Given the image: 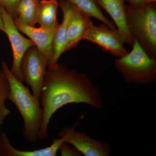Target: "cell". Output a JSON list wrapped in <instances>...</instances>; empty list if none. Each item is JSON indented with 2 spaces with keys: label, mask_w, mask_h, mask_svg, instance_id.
Segmentation results:
<instances>
[{
  "label": "cell",
  "mask_w": 156,
  "mask_h": 156,
  "mask_svg": "<svg viewBox=\"0 0 156 156\" xmlns=\"http://www.w3.org/2000/svg\"><path fill=\"white\" fill-rule=\"evenodd\" d=\"M58 3L57 0H41L37 14V23L40 26L56 30L59 24L57 19Z\"/></svg>",
  "instance_id": "5bb4252c"
},
{
  "label": "cell",
  "mask_w": 156,
  "mask_h": 156,
  "mask_svg": "<svg viewBox=\"0 0 156 156\" xmlns=\"http://www.w3.org/2000/svg\"><path fill=\"white\" fill-rule=\"evenodd\" d=\"M92 25L93 23L90 17L77 9L69 23L64 53L76 47L81 40H83L88 29Z\"/></svg>",
  "instance_id": "4fadbf2b"
},
{
  "label": "cell",
  "mask_w": 156,
  "mask_h": 156,
  "mask_svg": "<svg viewBox=\"0 0 156 156\" xmlns=\"http://www.w3.org/2000/svg\"><path fill=\"white\" fill-rule=\"evenodd\" d=\"M65 135V142L71 144L85 156H108L111 148L107 143L93 139L85 133L66 127L59 133Z\"/></svg>",
  "instance_id": "ba28073f"
},
{
  "label": "cell",
  "mask_w": 156,
  "mask_h": 156,
  "mask_svg": "<svg viewBox=\"0 0 156 156\" xmlns=\"http://www.w3.org/2000/svg\"><path fill=\"white\" fill-rule=\"evenodd\" d=\"M40 0H20L14 21L29 26L37 23V14Z\"/></svg>",
  "instance_id": "2e32d148"
},
{
  "label": "cell",
  "mask_w": 156,
  "mask_h": 156,
  "mask_svg": "<svg viewBox=\"0 0 156 156\" xmlns=\"http://www.w3.org/2000/svg\"><path fill=\"white\" fill-rule=\"evenodd\" d=\"M126 0H98L101 7L109 14L115 25L126 40L132 45L134 40L130 33L126 19Z\"/></svg>",
  "instance_id": "7c38bea8"
},
{
  "label": "cell",
  "mask_w": 156,
  "mask_h": 156,
  "mask_svg": "<svg viewBox=\"0 0 156 156\" xmlns=\"http://www.w3.org/2000/svg\"><path fill=\"white\" fill-rule=\"evenodd\" d=\"M0 30L2 31L3 32H5V26H4V21H3L2 15V9H1V6H0Z\"/></svg>",
  "instance_id": "7402d4cb"
},
{
  "label": "cell",
  "mask_w": 156,
  "mask_h": 156,
  "mask_svg": "<svg viewBox=\"0 0 156 156\" xmlns=\"http://www.w3.org/2000/svg\"><path fill=\"white\" fill-rule=\"evenodd\" d=\"M130 4V6L134 8H140L148 4L147 0H126Z\"/></svg>",
  "instance_id": "44dd1931"
},
{
  "label": "cell",
  "mask_w": 156,
  "mask_h": 156,
  "mask_svg": "<svg viewBox=\"0 0 156 156\" xmlns=\"http://www.w3.org/2000/svg\"><path fill=\"white\" fill-rule=\"evenodd\" d=\"M130 53L116 59L115 66L127 83L135 85H146L156 79V61L134 40Z\"/></svg>",
  "instance_id": "277c9868"
},
{
  "label": "cell",
  "mask_w": 156,
  "mask_h": 156,
  "mask_svg": "<svg viewBox=\"0 0 156 156\" xmlns=\"http://www.w3.org/2000/svg\"><path fill=\"white\" fill-rule=\"evenodd\" d=\"M5 101L0 102V126L4 123L6 117L11 113L5 105Z\"/></svg>",
  "instance_id": "ffe728a7"
},
{
  "label": "cell",
  "mask_w": 156,
  "mask_h": 156,
  "mask_svg": "<svg viewBox=\"0 0 156 156\" xmlns=\"http://www.w3.org/2000/svg\"><path fill=\"white\" fill-rule=\"evenodd\" d=\"M5 33L9 38L13 53V62L11 72L19 81L23 83L20 64L23 57L29 48L34 46L30 40L21 34L14 23V19L3 7H1Z\"/></svg>",
  "instance_id": "8992f818"
},
{
  "label": "cell",
  "mask_w": 156,
  "mask_h": 156,
  "mask_svg": "<svg viewBox=\"0 0 156 156\" xmlns=\"http://www.w3.org/2000/svg\"><path fill=\"white\" fill-rule=\"evenodd\" d=\"M40 102L43 111L38 136L41 140L48 138L50 119L62 107L69 104L85 103L99 109L103 103L99 88L86 75L58 63L46 72Z\"/></svg>",
  "instance_id": "6da1fadb"
},
{
  "label": "cell",
  "mask_w": 156,
  "mask_h": 156,
  "mask_svg": "<svg viewBox=\"0 0 156 156\" xmlns=\"http://www.w3.org/2000/svg\"><path fill=\"white\" fill-rule=\"evenodd\" d=\"M20 0H0V6L3 7L13 18H16L17 7Z\"/></svg>",
  "instance_id": "e0dca14e"
},
{
  "label": "cell",
  "mask_w": 156,
  "mask_h": 156,
  "mask_svg": "<svg viewBox=\"0 0 156 156\" xmlns=\"http://www.w3.org/2000/svg\"><path fill=\"white\" fill-rule=\"evenodd\" d=\"M48 64V57L35 45L27 51L20 64L23 82L30 87L33 95L40 101L41 90Z\"/></svg>",
  "instance_id": "5b68a950"
},
{
  "label": "cell",
  "mask_w": 156,
  "mask_h": 156,
  "mask_svg": "<svg viewBox=\"0 0 156 156\" xmlns=\"http://www.w3.org/2000/svg\"><path fill=\"white\" fill-rule=\"evenodd\" d=\"M1 63L9 85L8 99L17 108L23 120V138L27 142L35 143L39 139L43 122V111L40 101L33 95L22 82L14 76L4 59H2Z\"/></svg>",
  "instance_id": "7a4b0ae2"
},
{
  "label": "cell",
  "mask_w": 156,
  "mask_h": 156,
  "mask_svg": "<svg viewBox=\"0 0 156 156\" xmlns=\"http://www.w3.org/2000/svg\"><path fill=\"white\" fill-rule=\"evenodd\" d=\"M79 11L89 17H94L112 30L117 29L115 23L103 14L98 0H68Z\"/></svg>",
  "instance_id": "9a60e30c"
},
{
  "label": "cell",
  "mask_w": 156,
  "mask_h": 156,
  "mask_svg": "<svg viewBox=\"0 0 156 156\" xmlns=\"http://www.w3.org/2000/svg\"><path fill=\"white\" fill-rule=\"evenodd\" d=\"M14 22L17 29L27 36L35 46L48 57L49 64L53 57V38L56 30H51L42 27H36Z\"/></svg>",
  "instance_id": "30bf717a"
},
{
  "label": "cell",
  "mask_w": 156,
  "mask_h": 156,
  "mask_svg": "<svg viewBox=\"0 0 156 156\" xmlns=\"http://www.w3.org/2000/svg\"><path fill=\"white\" fill-rule=\"evenodd\" d=\"M83 39L96 44L103 50L118 56H125L128 51L124 47L125 38L118 29L112 30L105 25H94L88 29Z\"/></svg>",
  "instance_id": "52a82bcc"
},
{
  "label": "cell",
  "mask_w": 156,
  "mask_h": 156,
  "mask_svg": "<svg viewBox=\"0 0 156 156\" xmlns=\"http://www.w3.org/2000/svg\"><path fill=\"white\" fill-rule=\"evenodd\" d=\"M9 87L8 81L2 69L0 70V102L8 99Z\"/></svg>",
  "instance_id": "ac0fdd59"
},
{
  "label": "cell",
  "mask_w": 156,
  "mask_h": 156,
  "mask_svg": "<svg viewBox=\"0 0 156 156\" xmlns=\"http://www.w3.org/2000/svg\"><path fill=\"white\" fill-rule=\"evenodd\" d=\"M61 156H81L82 154L74 147H71L68 144L64 142L59 147Z\"/></svg>",
  "instance_id": "d6986e66"
},
{
  "label": "cell",
  "mask_w": 156,
  "mask_h": 156,
  "mask_svg": "<svg viewBox=\"0 0 156 156\" xmlns=\"http://www.w3.org/2000/svg\"><path fill=\"white\" fill-rule=\"evenodd\" d=\"M63 14L61 24L57 28L53 41V55L52 59L48 66V69L52 68L58 64L62 54L64 53V48L66 42L69 23L71 17L76 11V8L68 0H61L58 4Z\"/></svg>",
  "instance_id": "9c48e42d"
},
{
  "label": "cell",
  "mask_w": 156,
  "mask_h": 156,
  "mask_svg": "<svg viewBox=\"0 0 156 156\" xmlns=\"http://www.w3.org/2000/svg\"><path fill=\"white\" fill-rule=\"evenodd\" d=\"M128 28L134 40L138 42L151 58H156V7L155 2L140 8L126 5Z\"/></svg>",
  "instance_id": "3957f363"
},
{
  "label": "cell",
  "mask_w": 156,
  "mask_h": 156,
  "mask_svg": "<svg viewBox=\"0 0 156 156\" xmlns=\"http://www.w3.org/2000/svg\"><path fill=\"white\" fill-rule=\"evenodd\" d=\"M65 135L59 134V138L53 139V143L47 147L33 151H20L15 148L5 133L0 134V156H56L59 147L65 142Z\"/></svg>",
  "instance_id": "8fae6325"
}]
</instances>
